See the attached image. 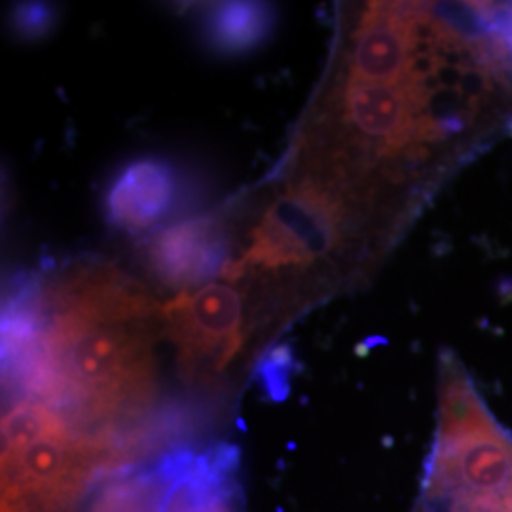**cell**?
Masks as SVG:
<instances>
[{
    "label": "cell",
    "mask_w": 512,
    "mask_h": 512,
    "mask_svg": "<svg viewBox=\"0 0 512 512\" xmlns=\"http://www.w3.org/2000/svg\"><path fill=\"white\" fill-rule=\"evenodd\" d=\"M131 321L55 313L46 329L57 376V404L86 420H112L148 403L154 361L145 334Z\"/></svg>",
    "instance_id": "6da1fadb"
},
{
    "label": "cell",
    "mask_w": 512,
    "mask_h": 512,
    "mask_svg": "<svg viewBox=\"0 0 512 512\" xmlns=\"http://www.w3.org/2000/svg\"><path fill=\"white\" fill-rule=\"evenodd\" d=\"M124 461L105 437L55 429L2 456V512H71L101 471Z\"/></svg>",
    "instance_id": "7a4b0ae2"
},
{
    "label": "cell",
    "mask_w": 512,
    "mask_h": 512,
    "mask_svg": "<svg viewBox=\"0 0 512 512\" xmlns=\"http://www.w3.org/2000/svg\"><path fill=\"white\" fill-rule=\"evenodd\" d=\"M359 228L346 202L323 181L287 190L253 232L251 247L239 262L264 268L311 266L338 249Z\"/></svg>",
    "instance_id": "3957f363"
},
{
    "label": "cell",
    "mask_w": 512,
    "mask_h": 512,
    "mask_svg": "<svg viewBox=\"0 0 512 512\" xmlns=\"http://www.w3.org/2000/svg\"><path fill=\"white\" fill-rule=\"evenodd\" d=\"M179 363L190 378H207L232 361L243 342V298L226 283H209L162 308Z\"/></svg>",
    "instance_id": "277c9868"
},
{
    "label": "cell",
    "mask_w": 512,
    "mask_h": 512,
    "mask_svg": "<svg viewBox=\"0 0 512 512\" xmlns=\"http://www.w3.org/2000/svg\"><path fill=\"white\" fill-rule=\"evenodd\" d=\"M226 241L215 220H186L158 234L148 245L152 272L169 287H196L219 274Z\"/></svg>",
    "instance_id": "5b68a950"
},
{
    "label": "cell",
    "mask_w": 512,
    "mask_h": 512,
    "mask_svg": "<svg viewBox=\"0 0 512 512\" xmlns=\"http://www.w3.org/2000/svg\"><path fill=\"white\" fill-rule=\"evenodd\" d=\"M173 194V173L164 162H133L110 188L107 198L110 219L126 230H145L164 217L173 202Z\"/></svg>",
    "instance_id": "8992f818"
},
{
    "label": "cell",
    "mask_w": 512,
    "mask_h": 512,
    "mask_svg": "<svg viewBox=\"0 0 512 512\" xmlns=\"http://www.w3.org/2000/svg\"><path fill=\"white\" fill-rule=\"evenodd\" d=\"M234 463L236 454L230 448L190 459L173 488L167 512H238Z\"/></svg>",
    "instance_id": "52a82bcc"
},
{
    "label": "cell",
    "mask_w": 512,
    "mask_h": 512,
    "mask_svg": "<svg viewBox=\"0 0 512 512\" xmlns=\"http://www.w3.org/2000/svg\"><path fill=\"white\" fill-rule=\"evenodd\" d=\"M192 456L175 452L160 463L112 480L90 512H167L175 484Z\"/></svg>",
    "instance_id": "ba28073f"
},
{
    "label": "cell",
    "mask_w": 512,
    "mask_h": 512,
    "mask_svg": "<svg viewBox=\"0 0 512 512\" xmlns=\"http://www.w3.org/2000/svg\"><path fill=\"white\" fill-rule=\"evenodd\" d=\"M270 10L255 2H226L211 16V37L222 50H249L266 37Z\"/></svg>",
    "instance_id": "9c48e42d"
},
{
    "label": "cell",
    "mask_w": 512,
    "mask_h": 512,
    "mask_svg": "<svg viewBox=\"0 0 512 512\" xmlns=\"http://www.w3.org/2000/svg\"><path fill=\"white\" fill-rule=\"evenodd\" d=\"M67 425V420L48 403L21 401L14 404L2 420V456L14 454L42 435Z\"/></svg>",
    "instance_id": "30bf717a"
},
{
    "label": "cell",
    "mask_w": 512,
    "mask_h": 512,
    "mask_svg": "<svg viewBox=\"0 0 512 512\" xmlns=\"http://www.w3.org/2000/svg\"><path fill=\"white\" fill-rule=\"evenodd\" d=\"M14 25L23 37H40L50 31L54 25V8L48 4H37V2H27L21 4L14 12Z\"/></svg>",
    "instance_id": "8fae6325"
}]
</instances>
